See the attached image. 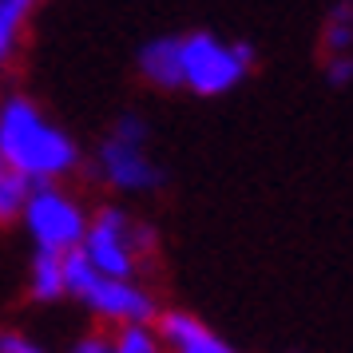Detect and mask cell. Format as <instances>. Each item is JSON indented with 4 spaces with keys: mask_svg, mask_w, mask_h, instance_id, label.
Masks as SVG:
<instances>
[{
    "mask_svg": "<svg viewBox=\"0 0 353 353\" xmlns=\"http://www.w3.org/2000/svg\"><path fill=\"white\" fill-rule=\"evenodd\" d=\"M36 4L40 0H0V72L12 60V52L20 44V32H24L28 17L36 12Z\"/></svg>",
    "mask_w": 353,
    "mask_h": 353,
    "instance_id": "cell-10",
    "label": "cell"
},
{
    "mask_svg": "<svg viewBox=\"0 0 353 353\" xmlns=\"http://www.w3.org/2000/svg\"><path fill=\"white\" fill-rule=\"evenodd\" d=\"M80 254L88 258V266H96L108 278L139 282L143 262L155 254V230L139 223L131 210L108 203L96 214H88V234L80 242Z\"/></svg>",
    "mask_w": 353,
    "mask_h": 353,
    "instance_id": "cell-4",
    "label": "cell"
},
{
    "mask_svg": "<svg viewBox=\"0 0 353 353\" xmlns=\"http://www.w3.org/2000/svg\"><path fill=\"white\" fill-rule=\"evenodd\" d=\"M179 64H183V92L214 99L234 92L250 76L254 48L242 40H223L214 32H187L179 36Z\"/></svg>",
    "mask_w": 353,
    "mask_h": 353,
    "instance_id": "cell-5",
    "label": "cell"
},
{
    "mask_svg": "<svg viewBox=\"0 0 353 353\" xmlns=\"http://www.w3.org/2000/svg\"><path fill=\"white\" fill-rule=\"evenodd\" d=\"M112 353H163V341L151 325H115L112 330Z\"/></svg>",
    "mask_w": 353,
    "mask_h": 353,
    "instance_id": "cell-13",
    "label": "cell"
},
{
    "mask_svg": "<svg viewBox=\"0 0 353 353\" xmlns=\"http://www.w3.org/2000/svg\"><path fill=\"white\" fill-rule=\"evenodd\" d=\"M4 353H48V350L28 334H8V330H4Z\"/></svg>",
    "mask_w": 353,
    "mask_h": 353,
    "instance_id": "cell-15",
    "label": "cell"
},
{
    "mask_svg": "<svg viewBox=\"0 0 353 353\" xmlns=\"http://www.w3.org/2000/svg\"><path fill=\"white\" fill-rule=\"evenodd\" d=\"M0 353H4V330H0Z\"/></svg>",
    "mask_w": 353,
    "mask_h": 353,
    "instance_id": "cell-17",
    "label": "cell"
},
{
    "mask_svg": "<svg viewBox=\"0 0 353 353\" xmlns=\"http://www.w3.org/2000/svg\"><path fill=\"white\" fill-rule=\"evenodd\" d=\"M325 76H330L334 88H350V83H353V52H345V56H330Z\"/></svg>",
    "mask_w": 353,
    "mask_h": 353,
    "instance_id": "cell-14",
    "label": "cell"
},
{
    "mask_svg": "<svg viewBox=\"0 0 353 353\" xmlns=\"http://www.w3.org/2000/svg\"><path fill=\"white\" fill-rule=\"evenodd\" d=\"M350 4H353V0H350Z\"/></svg>",
    "mask_w": 353,
    "mask_h": 353,
    "instance_id": "cell-18",
    "label": "cell"
},
{
    "mask_svg": "<svg viewBox=\"0 0 353 353\" xmlns=\"http://www.w3.org/2000/svg\"><path fill=\"white\" fill-rule=\"evenodd\" d=\"M321 44H325L330 56H345V52H353V4L350 0L337 4L334 12H330L325 32H321Z\"/></svg>",
    "mask_w": 353,
    "mask_h": 353,
    "instance_id": "cell-12",
    "label": "cell"
},
{
    "mask_svg": "<svg viewBox=\"0 0 353 353\" xmlns=\"http://www.w3.org/2000/svg\"><path fill=\"white\" fill-rule=\"evenodd\" d=\"M139 76L159 92H183V64H179V36H155L139 48Z\"/></svg>",
    "mask_w": 353,
    "mask_h": 353,
    "instance_id": "cell-8",
    "label": "cell"
},
{
    "mask_svg": "<svg viewBox=\"0 0 353 353\" xmlns=\"http://www.w3.org/2000/svg\"><path fill=\"white\" fill-rule=\"evenodd\" d=\"M28 194H32V183H28V179H20L8 163L0 159V226L20 223Z\"/></svg>",
    "mask_w": 353,
    "mask_h": 353,
    "instance_id": "cell-11",
    "label": "cell"
},
{
    "mask_svg": "<svg viewBox=\"0 0 353 353\" xmlns=\"http://www.w3.org/2000/svg\"><path fill=\"white\" fill-rule=\"evenodd\" d=\"M0 159L32 187L64 183L80 167V143L28 96H0Z\"/></svg>",
    "mask_w": 353,
    "mask_h": 353,
    "instance_id": "cell-1",
    "label": "cell"
},
{
    "mask_svg": "<svg viewBox=\"0 0 353 353\" xmlns=\"http://www.w3.org/2000/svg\"><path fill=\"white\" fill-rule=\"evenodd\" d=\"M68 353H112V334H88V337H80Z\"/></svg>",
    "mask_w": 353,
    "mask_h": 353,
    "instance_id": "cell-16",
    "label": "cell"
},
{
    "mask_svg": "<svg viewBox=\"0 0 353 353\" xmlns=\"http://www.w3.org/2000/svg\"><path fill=\"white\" fill-rule=\"evenodd\" d=\"M151 128L143 115H119L99 139L92 171L112 194H151L163 187V167L151 155Z\"/></svg>",
    "mask_w": 353,
    "mask_h": 353,
    "instance_id": "cell-3",
    "label": "cell"
},
{
    "mask_svg": "<svg viewBox=\"0 0 353 353\" xmlns=\"http://www.w3.org/2000/svg\"><path fill=\"white\" fill-rule=\"evenodd\" d=\"M155 334L163 341V353H234V345L219 337L203 318L187 310H167L155 318Z\"/></svg>",
    "mask_w": 353,
    "mask_h": 353,
    "instance_id": "cell-7",
    "label": "cell"
},
{
    "mask_svg": "<svg viewBox=\"0 0 353 353\" xmlns=\"http://www.w3.org/2000/svg\"><path fill=\"white\" fill-rule=\"evenodd\" d=\"M64 286L68 298L96 314L108 325H151L159 318V302L143 282H131V278H108L96 266H88V258L80 250H72L64 258Z\"/></svg>",
    "mask_w": 353,
    "mask_h": 353,
    "instance_id": "cell-2",
    "label": "cell"
},
{
    "mask_svg": "<svg viewBox=\"0 0 353 353\" xmlns=\"http://www.w3.org/2000/svg\"><path fill=\"white\" fill-rule=\"evenodd\" d=\"M28 294H32L36 302H60V298H68V286H64V258L36 250V254H32V266H28Z\"/></svg>",
    "mask_w": 353,
    "mask_h": 353,
    "instance_id": "cell-9",
    "label": "cell"
},
{
    "mask_svg": "<svg viewBox=\"0 0 353 353\" xmlns=\"http://www.w3.org/2000/svg\"><path fill=\"white\" fill-rule=\"evenodd\" d=\"M20 223L32 239V250L68 258L72 250H80L83 234H88V210L60 183H48V187H32Z\"/></svg>",
    "mask_w": 353,
    "mask_h": 353,
    "instance_id": "cell-6",
    "label": "cell"
}]
</instances>
